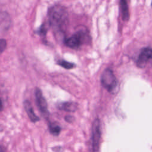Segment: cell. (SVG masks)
Returning a JSON list of instances; mask_svg holds the SVG:
<instances>
[{
  "instance_id": "1",
  "label": "cell",
  "mask_w": 152,
  "mask_h": 152,
  "mask_svg": "<svg viewBox=\"0 0 152 152\" xmlns=\"http://www.w3.org/2000/svg\"><path fill=\"white\" fill-rule=\"evenodd\" d=\"M48 16L54 33L59 37L63 35L68 24V12L66 7L60 4L54 5L49 8Z\"/></svg>"
},
{
  "instance_id": "2",
  "label": "cell",
  "mask_w": 152,
  "mask_h": 152,
  "mask_svg": "<svg viewBox=\"0 0 152 152\" xmlns=\"http://www.w3.org/2000/svg\"><path fill=\"white\" fill-rule=\"evenodd\" d=\"M90 40V36L88 30L86 28L79 29L75 33L73 34L68 38L64 39L65 45L74 49H77L85 43H88Z\"/></svg>"
},
{
  "instance_id": "3",
  "label": "cell",
  "mask_w": 152,
  "mask_h": 152,
  "mask_svg": "<svg viewBox=\"0 0 152 152\" xmlns=\"http://www.w3.org/2000/svg\"><path fill=\"white\" fill-rule=\"evenodd\" d=\"M101 83L102 86L110 93H114L118 86V82L112 71L106 68L103 72L101 76Z\"/></svg>"
},
{
  "instance_id": "4",
  "label": "cell",
  "mask_w": 152,
  "mask_h": 152,
  "mask_svg": "<svg viewBox=\"0 0 152 152\" xmlns=\"http://www.w3.org/2000/svg\"><path fill=\"white\" fill-rule=\"evenodd\" d=\"M101 138L100 122L99 119H96L92 124L91 128V148L92 152H97L99 149L100 140Z\"/></svg>"
},
{
  "instance_id": "5",
  "label": "cell",
  "mask_w": 152,
  "mask_h": 152,
  "mask_svg": "<svg viewBox=\"0 0 152 152\" xmlns=\"http://www.w3.org/2000/svg\"><path fill=\"white\" fill-rule=\"evenodd\" d=\"M34 94L37 106L40 112L45 118H47L49 115V112L48 108V103L45 98L43 96L41 90L37 87L34 90Z\"/></svg>"
},
{
  "instance_id": "6",
  "label": "cell",
  "mask_w": 152,
  "mask_h": 152,
  "mask_svg": "<svg viewBox=\"0 0 152 152\" xmlns=\"http://www.w3.org/2000/svg\"><path fill=\"white\" fill-rule=\"evenodd\" d=\"M152 59V49L150 47H145L142 48L138 55L137 64L141 68L144 67L148 61Z\"/></svg>"
},
{
  "instance_id": "7",
  "label": "cell",
  "mask_w": 152,
  "mask_h": 152,
  "mask_svg": "<svg viewBox=\"0 0 152 152\" xmlns=\"http://www.w3.org/2000/svg\"><path fill=\"white\" fill-rule=\"evenodd\" d=\"M57 107L59 110H63L68 112H74L78 109V104L74 102H64L59 103Z\"/></svg>"
},
{
  "instance_id": "8",
  "label": "cell",
  "mask_w": 152,
  "mask_h": 152,
  "mask_svg": "<svg viewBox=\"0 0 152 152\" xmlns=\"http://www.w3.org/2000/svg\"><path fill=\"white\" fill-rule=\"evenodd\" d=\"M23 104H24V107L25 110L27 112V115L29 117L30 121L33 123H36V122H38L40 120V118H39V116H37L34 113L33 108L32 105H31V103L30 102V101L26 100L24 102Z\"/></svg>"
},
{
  "instance_id": "9",
  "label": "cell",
  "mask_w": 152,
  "mask_h": 152,
  "mask_svg": "<svg viewBox=\"0 0 152 152\" xmlns=\"http://www.w3.org/2000/svg\"><path fill=\"white\" fill-rule=\"evenodd\" d=\"M120 7L122 18L124 21H127L129 19V10L126 1L121 0L120 1Z\"/></svg>"
},
{
  "instance_id": "10",
  "label": "cell",
  "mask_w": 152,
  "mask_h": 152,
  "mask_svg": "<svg viewBox=\"0 0 152 152\" xmlns=\"http://www.w3.org/2000/svg\"><path fill=\"white\" fill-rule=\"evenodd\" d=\"M48 127H49V131L50 133L53 135L58 136L61 132V126L55 123L50 122L49 124Z\"/></svg>"
},
{
  "instance_id": "11",
  "label": "cell",
  "mask_w": 152,
  "mask_h": 152,
  "mask_svg": "<svg viewBox=\"0 0 152 152\" xmlns=\"http://www.w3.org/2000/svg\"><path fill=\"white\" fill-rule=\"evenodd\" d=\"M57 64L61 66L62 67H63L65 69H72V68H74L75 66V65L74 63L69 62H68V61H64V60L58 61V62H57Z\"/></svg>"
},
{
  "instance_id": "12",
  "label": "cell",
  "mask_w": 152,
  "mask_h": 152,
  "mask_svg": "<svg viewBox=\"0 0 152 152\" xmlns=\"http://www.w3.org/2000/svg\"><path fill=\"white\" fill-rule=\"evenodd\" d=\"M37 34H39L40 36H42V37H45L46 34V33H47V28L45 26V25L44 24H43L39 28L38 31H37Z\"/></svg>"
},
{
  "instance_id": "13",
  "label": "cell",
  "mask_w": 152,
  "mask_h": 152,
  "mask_svg": "<svg viewBox=\"0 0 152 152\" xmlns=\"http://www.w3.org/2000/svg\"><path fill=\"white\" fill-rule=\"evenodd\" d=\"M7 47V41L4 39H0V55L5 50Z\"/></svg>"
},
{
  "instance_id": "14",
  "label": "cell",
  "mask_w": 152,
  "mask_h": 152,
  "mask_svg": "<svg viewBox=\"0 0 152 152\" xmlns=\"http://www.w3.org/2000/svg\"><path fill=\"white\" fill-rule=\"evenodd\" d=\"M65 121L66 122H68V123H72V122H74V117L73 116H72V115H66V116H65Z\"/></svg>"
},
{
  "instance_id": "15",
  "label": "cell",
  "mask_w": 152,
  "mask_h": 152,
  "mask_svg": "<svg viewBox=\"0 0 152 152\" xmlns=\"http://www.w3.org/2000/svg\"><path fill=\"white\" fill-rule=\"evenodd\" d=\"M2 110V101L1 100V98H0V112Z\"/></svg>"
},
{
  "instance_id": "16",
  "label": "cell",
  "mask_w": 152,
  "mask_h": 152,
  "mask_svg": "<svg viewBox=\"0 0 152 152\" xmlns=\"http://www.w3.org/2000/svg\"><path fill=\"white\" fill-rule=\"evenodd\" d=\"M0 152H3V151H2V150H1V149H0Z\"/></svg>"
}]
</instances>
